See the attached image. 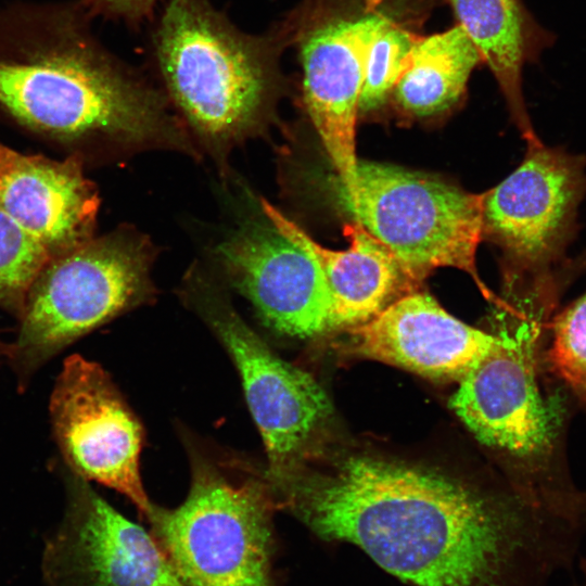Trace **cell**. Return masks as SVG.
Returning <instances> with one entry per match:
<instances>
[{"label":"cell","mask_w":586,"mask_h":586,"mask_svg":"<svg viewBox=\"0 0 586 586\" xmlns=\"http://www.w3.org/2000/svg\"><path fill=\"white\" fill-rule=\"evenodd\" d=\"M149 252L114 231L49 258L33 279L7 359L20 391L48 360L136 303L148 285Z\"/></svg>","instance_id":"obj_5"},{"label":"cell","mask_w":586,"mask_h":586,"mask_svg":"<svg viewBox=\"0 0 586 586\" xmlns=\"http://www.w3.org/2000/svg\"><path fill=\"white\" fill-rule=\"evenodd\" d=\"M77 157L25 154L0 142V208L49 258L94 237L100 205Z\"/></svg>","instance_id":"obj_13"},{"label":"cell","mask_w":586,"mask_h":586,"mask_svg":"<svg viewBox=\"0 0 586 586\" xmlns=\"http://www.w3.org/2000/svg\"><path fill=\"white\" fill-rule=\"evenodd\" d=\"M349 330L354 353L436 380L459 381L496 339L449 315L422 293L400 296Z\"/></svg>","instance_id":"obj_14"},{"label":"cell","mask_w":586,"mask_h":586,"mask_svg":"<svg viewBox=\"0 0 586 586\" xmlns=\"http://www.w3.org/2000/svg\"><path fill=\"white\" fill-rule=\"evenodd\" d=\"M549 332L547 368L586 412V292L553 316Z\"/></svg>","instance_id":"obj_19"},{"label":"cell","mask_w":586,"mask_h":586,"mask_svg":"<svg viewBox=\"0 0 586 586\" xmlns=\"http://www.w3.org/2000/svg\"><path fill=\"white\" fill-rule=\"evenodd\" d=\"M217 255L234 286L277 331L309 337L331 330V296L318 262L268 219L232 234Z\"/></svg>","instance_id":"obj_12"},{"label":"cell","mask_w":586,"mask_h":586,"mask_svg":"<svg viewBox=\"0 0 586 586\" xmlns=\"http://www.w3.org/2000/svg\"><path fill=\"white\" fill-rule=\"evenodd\" d=\"M49 409L67 469L117 491L148 518L153 505L139 471L142 429L105 370L80 355L67 357Z\"/></svg>","instance_id":"obj_9"},{"label":"cell","mask_w":586,"mask_h":586,"mask_svg":"<svg viewBox=\"0 0 586 586\" xmlns=\"http://www.w3.org/2000/svg\"><path fill=\"white\" fill-rule=\"evenodd\" d=\"M212 306L211 321L235 362L262 434L270 479L281 485L296 474L305 449L328 420L329 398L310 374L277 356L235 313L219 303Z\"/></svg>","instance_id":"obj_11"},{"label":"cell","mask_w":586,"mask_h":586,"mask_svg":"<svg viewBox=\"0 0 586 586\" xmlns=\"http://www.w3.org/2000/svg\"><path fill=\"white\" fill-rule=\"evenodd\" d=\"M481 63L477 49L458 24L420 35L391 95L407 115L425 118L444 114L464 97L470 75Z\"/></svg>","instance_id":"obj_17"},{"label":"cell","mask_w":586,"mask_h":586,"mask_svg":"<svg viewBox=\"0 0 586 586\" xmlns=\"http://www.w3.org/2000/svg\"><path fill=\"white\" fill-rule=\"evenodd\" d=\"M445 1L497 80L523 139L540 142L525 106L522 73L555 43V34L536 22L522 0Z\"/></svg>","instance_id":"obj_16"},{"label":"cell","mask_w":586,"mask_h":586,"mask_svg":"<svg viewBox=\"0 0 586 586\" xmlns=\"http://www.w3.org/2000/svg\"><path fill=\"white\" fill-rule=\"evenodd\" d=\"M412 8L391 18L373 39L366 60L358 114L371 113L391 97L407 58L420 35V14Z\"/></svg>","instance_id":"obj_18"},{"label":"cell","mask_w":586,"mask_h":586,"mask_svg":"<svg viewBox=\"0 0 586 586\" xmlns=\"http://www.w3.org/2000/svg\"><path fill=\"white\" fill-rule=\"evenodd\" d=\"M49 259L43 249L0 208V308L20 316L27 290Z\"/></svg>","instance_id":"obj_20"},{"label":"cell","mask_w":586,"mask_h":586,"mask_svg":"<svg viewBox=\"0 0 586 586\" xmlns=\"http://www.w3.org/2000/svg\"><path fill=\"white\" fill-rule=\"evenodd\" d=\"M80 0L0 9V119L85 165L171 130L168 100L95 36Z\"/></svg>","instance_id":"obj_2"},{"label":"cell","mask_w":586,"mask_h":586,"mask_svg":"<svg viewBox=\"0 0 586 586\" xmlns=\"http://www.w3.org/2000/svg\"><path fill=\"white\" fill-rule=\"evenodd\" d=\"M581 570L583 573V582L575 586H586V556L581 559Z\"/></svg>","instance_id":"obj_22"},{"label":"cell","mask_w":586,"mask_h":586,"mask_svg":"<svg viewBox=\"0 0 586 586\" xmlns=\"http://www.w3.org/2000/svg\"><path fill=\"white\" fill-rule=\"evenodd\" d=\"M586 195V157L543 142L505 180L484 192L483 222L521 273L563 265L577 232V209Z\"/></svg>","instance_id":"obj_8"},{"label":"cell","mask_w":586,"mask_h":586,"mask_svg":"<svg viewBox=\"0 0 586 586\" xmlns=\"http://www.w3.org/2000/svg\"><path fill=\"white\" fill-rule=\"evenodd\" d=\"M149 24L150 69L167 100L209 139L258 125L286 87L283 18L250 34L209 0H161Z\"/></svg>","instance_id":"obj_3"},{"label":"cell","mask_w":586,"mask_h":586,"mask_svg":"<svg viewBox=\"0 0 586 586\" xmlns=\"http://www.w3.org/2000/svg\"><path fill=\"white\" fill-rule=\"evenodd\" d=\"M272 487L204 463L174 509L153 506L151 534L184 586H278Z\"/></svg>","instance_id":"obj_4"},{"label":"cell","mask_w":586,"mask_h":586,"mask_svg":"<svg viewBox=\"0 0 586 586\" xmlns=\"http://www.w3.org/2000/svg\"><path fill=\"white\" fill-rule=\"evenodd\" d=\"M406 2L302 0L282 17L301 69L304 107L343 187L356 175V120L369 48L391 18L411 8Z\"/></svg>","instance_id":"obj_7"},{"label":"cell","mask_w":586,"mask_h":586,"mask_svg":"<svg viewBox=\"0 0 586 586\" xmlns=\"http://www.w3.org/2000/svg\"><path fill=\"white\" fill-rule=\"evenodd\" d=\"M343 207L396 257L411 280L438 267L466 271L482 290L475 254L484 231V193L369 161L357 163L352 186H339Z\"/></svg>","instance_id":"obj_6"},{"label":"cell","mask_w":586,"mask_h":586,"mask_svg":"<svg viewBox=\"0 0 586 586\" xmlns=\"http://www.w3.org/2000/svg\"><path fill=\"white\" fill-rule=\"evenodd\" d=\"M279 489V508L320 539L358 547L410 586H545L577 549L565 521L531 501L385 460L351 458Z\"/></svg>","instance_id":"obj_1"},{"label":"cell","mask_w":586,"mask_h":586,"mask_svg":"<svg viewBox=\"0 0 586 586\" xmlns=\"http://www.w3.org/2000/svg\"><path fill=\"white\" fill-rule=\"evenodd\" d=\"M89 14L119 22L132 30L150 23L161 0H80Z\"/></svg>","instance_id":"obj_21"},{"label":"cell","mask_w":586,"mask_h":586,"mask_svg":"<svg viewBox=\"0 0 586 586\" xmlns=\"http://www.w3.org/2000/svg\"><path fill=\"white\" fill-rule=\"evenodd\" d=\"M66 507L46 542L48 586H184L151 533L68 470Z\"/></svg>","instance_id":"obj_10"},{"label":"cell","mask_w":586,"mask_h":586,"mask_svg":"<svg viewBox=\"0 0 586 586\" xmlns=\"http://www.w3.org/2000/svg\"><path fill=\"white\" fill-rule=\"evenodd\" d=\"M262 207L283 235L318 262L331 296V330L368 322L397 300L410 279L391 251L357 221L345 226L349 247L333 251L318 244L269 202L262 201Z\"/></svg>","instance_id":"obj_15"},{"label":"cell","mask_w":586,"mask_h":586,"mask_svg":"<svg viewBox=\"0 0 586 586\" xmlns=\"http://www.w3.org/2000/svg\"><path fill=\"white\" fill-rule=\"evenodd\" d=\"M7 349H8V345H5L0 337V365L3 358L7 357Z\"/></svg>","instance_id":"obj_23"}]
</instances>
